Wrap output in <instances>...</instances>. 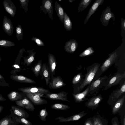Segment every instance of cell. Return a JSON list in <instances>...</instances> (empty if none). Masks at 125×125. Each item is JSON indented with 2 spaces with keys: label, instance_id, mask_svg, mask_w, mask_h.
<instances>
[{
  "label": "cell",
  "instance_id": "obj_1",
  "mask_svg": "<svg viewBox=\"0 0 125 125\" xmlns=\"http://www.w3.org/2000/svg\"><path fill=\"white\" fill-rule=\"evenodd\" d=\"M101 64L100 63H95L87 67L86 68L87 73L83 82L77 87L73 86V94H76L79 93L86 86L92 82Z\"/></svg>",
  "mask_w": 125,
  "mask_h": 125
},
{
  "label": "cell",
  "instance_id": "obj_33",
  "mask_svg": "<svg viewBox=\"0 0 125 125\" xmlns=\"http://www.w3.org/2000/svg\"><path fill=\"white\" fill-rule=\"evenodd\" d=\"M51 107L53 109L62 111L66 110L70 108L68 105L62 103H55L51 105Z\"/></svg>",
  "mask_w": 125,
  "mask_h": 125
},
{
  "label": "cell",
  "instance_id": "obj_50",
  "mask_svg": "<svg viewBox=\"0 0 125 125\" xmlns=\"http://www.w3.org/2000/svg\"><path fill=\"white\" fill-rule=\"evenodd\" d=\"M75 0H69V1L70 2H72L73 1Z\"/></svg>",
  "mask_w": 125,
  "mask_h": 125
},
{
  "label": "cell",
  "instance_id": "obj_30",
  "mask_svg": "<svg viewBox=\"0 0 125 125\" xmlns=\"http://www.w3.org/2000/svg\"><path fill=\"white\" fill-rule=\"evenodd\" d=\"M63 26L65 30L68 31H71L72 29V23L66 13L64 12Z\"/></svg>",
  "mask_w": 125,
  "mask_h": 125
},
{
  "label": "cell",
  "instance_id": "obj_17",
  "mask_svg": "<svg viewBox=\"0 0 125 125\" xmlns=\"http://www.w3.org/2000/svg\"><path fill=\"white\" fill-rule=\"evenodd\" d=\"M10 111L11 113L19 117L27 118L29 116V114L25 110L18 105H11Z\"/></svg>",
  "mask_w": 125,
  "mask_h": 125
},
{
  "label": "cell",
  "instance_id": "obj_35",
  "mask_svg": "<svg viewBox=\"0 0 125 125\" xmlns=\"http://www.w3.org/2000/svg\"><path fill=\"white\" fill-rule=\"evenodd\" d=\"M15 34L17 40L18 41L22 40L23 36V30L21 26L18 25L16 27Z\"/></svg>",
  "mask_w": 125,
  "mask_h": 125
},
{
  "label": "cell",
  "instance_id": "obj_39",
  "mask_svg": "<svg viewBox=\"0 0 125 125\" xmlns=\"http://www.w3.org/2000/svg\"><path fill=\"white\" fill-rule=\"evenodd\" d=\"M83 77V75L81 73L76 75L73 77L72 81V83L73 85L77 84L80 82Z\"/></svg>",
  "mask_w": 125,
  "mask_h": 125
},
{
  "label": "cell",
  "instance_id": "obj_31",
  "mask_svg": "<svg viewBox=\"0 0 125 125\" xmlns=\"http://www.w3.org/2000/svg\"><path fill=\"white\" fill-rule=\"evenodd\" d=\"M42 60H40L37 62L32 67L31 70L34 76L37 77L40 74L42 66Z\"/></svg>",
  "mask_w": 125,
  "mask_h": 125
},
{
  "label": "cell",
  "instance_id": "obj_46",
  "mask_svg": "<svg viewBox=\"0 0 125 125\" xmlns=\"http://www.w3.org/2000/svg\"><path fill=\"white\" fill-rule=\"evenodd\" d=\"M0 86L10 87V85L8 83L1 81H0Z\"/></svg>",
  "mask_w": 125,
  "mask_h": 125
},
{
  "label": "cell",
  "instance_id": "obj_32",
  "mask_svg": "<svg viewBox=\"0 0 125 125\" xmlns=\"http://www.w3.org/2000/svg\"><path fill=\"white\" fill-rule=\"evenodd\" d=\"M11 114L14 119L17 121L24 125H32V123L25 118L21 117Z\"/></svg>",
  "mask_w": 125,
  "mask_h": 125
},
{
  "label": "cell",
  "instance_id": "obj_45",
  "mask_svg": "<svg viewBox=\"0 0 125 125\" xmlns=\"http://www.w3.org/2000/svg\"><path fill=\"white\" fill-rule=\"evenodd\" d=\"M121 27L124 31L125 30V20L122 18L121 19Z\"/></svg>",
  "mask_w": 125,
  "mask_h": 125
},
{
  "label": "cell",
  "instance_id": "obj_2",
  "mask_svg": "<svg viewBox=\"0 0 125 125\" xmlns=\"http://www.w3.org/2000/svg\"><path fill=\"white\" fill-rule=\"evenodd\" d=\"M117 54L116 52L112 53L100 65L92 81L99 77L102 74L106 71L113 64L116 60Z\"/></svg>",
  "mask_w": 125,
  "mask_h": 125
},
{
  "label": "cell",
  "instance_id": "obj_27",
  "mask_svg": "<svg viewBox=\"0 0 125 125\" xmlns=\"http://www.w3.org/2000/svg\"><path fill=\"white\" fill-rule=\"evenodd\" d=\"M94 125H108L107 120L97 112L92 118Z\"/></svg>",
  "mask_w": 125,
  "mask_h": 125
},
{
  "label": "cell",
  "instance_id": "obj_13",
  "mask_svg": "<svg viewBox=\"0 0 125 125\" xmlns=\"http://www.w3.org/2000/svg\"><path fill=\"white\" fill-rule=\"evenodd\" d=\"M87 114L84 111H83L79 113L73 115L67 118L60 116L55 119V120H58V122H66L70 121H76L84 117Z\"/></svg>",
  "mask_w": 125,
  "mask_h": 125
},
{
  "label": "cell",
  "instance_id": "obj_37",
  "mask_svg": "<svg viewBox=\"0 0 125 125\" xmlns=\"http://www.w3.org/2000/svg\"><path fill=\"white\" fill-rule=\"evenodd\" d=\"M94 52V51L93 48L90 47L80 54L79 56L81 57L88 56L91 55Z\"/></svg>",
  "mask_w": 125,
  "mask_h": 125
},
{
  "label": "cell",
  "instance_id": "obj_51",
  "mask_svg": "<svg viewBox=\"0 0 125 125\" xmlns=\"http://www.w3.org/2000/svg\"><path fill=\"white\" fill-rule=\"evenodd\" d=\"M1 57L0 55V62L1 61Z\"/></svg>",
  "mask_w": 125,
  "mask_h": 125
},
{
  "label": "cell",
  "instance_id": "obj_26",
  "mask_svg": "<svg viewBox=\"0 0 125 125\" xmlns=\"http://www.w3.org/2000/svg\"><path fill=\"white\" fill-rule=\"evenodd\" d=\"M19 124L14 119L11 113L0 120V125H16Z\"/></svg>",
  "mask_w": 125,
  "mask_h": 125
},
{
  "label": "cell",
  "instance_id": "obj_15",
  "mask_svg": "<svg viewBox=\"0 0 125 125\" xmlns=\"http://www.w3.org/2000/svg\"><path fill=\"white\" fill-rule=\"evenodd\" d=\"M51 74L48 64L47 63H42L40 75L42 76L41 80L45 79L46 84L47 86H48L51 79Z\"/></svg>",
  "mask_w": 125,
  "mask_h": 125
},
{
  "label": "cell",
  "instance_id": "obj_49",
  "mask_svg": "<svg viewBox=\"0 0 125 125\" xmlns=\"http://www.w3.org/2000/svg\"><path fill=\"white\" fill-rule=\"evenodd\" d=\"M3 108L4 107L0 105V113L2 112Z\"/></svg>",
  "mask_w": 125,
  "mask_h": 125
},
{
  "label": "cell",
  "instance_id": "obj_9",
  "mask_svg": "<svg viewBox=\"0 0 125 125\" xmlns=\"http://www.w3.org/2000/svg\"><path fill=\"white\" fill-rule=\"evenodd\" d=\"M103 99L101 94L94 95L88 99L87 101L84 103L85 106L92 110L95 109L98 107L99 103Z\"/></svg>",
  "mask_w": 125,
  "mask_h": 125
},
{
  "label": "cell",
  "instance_id": "obj_8",
  "mask_svg": "<svg viewBox=\"0 0 125 125\" xmlns=\"http://www.w3.org/2000/svg\"><path fill=\"white\" fill-rule=\"evenodd\" d=\"M125 77V73H119L114 76L111 78H109L106 81L104 87V90H107L113 86L117 85L123 78Z\"/></svg>",
  "mask_w": 125,
  "mask_h": 125
},
{
  "label": "cell",
  "instance_id": "obj_6",
  "mask_svg": "<svg viewBox=\"0 0 125 125\" xmlns=\"http://www.w3.org/2000/svg\"><path fill=\"white\" fill-rule=\"evenodd\" d=\"M125 92V82L119 89L114 91L109 96L108 104L112 107L118 99L120 96Z\"/></svg>",
  "mask_w": 125,
  "mask_h": 125
},
{
  "label": "cell",
  "instance_id": "obj_36",
  "mask_svg": "<svg viewBox=\"0 0 125 125\" xmlns=\"http://www.w3.org/2000/svg\"><path fill=\"white\" fill-rule=\"evenodd\" d=\"M15 45L12 42L5 40H0V46L5 48L10 47Z\"/></svg>",
  "mask_w": 125,
  "mask_h": 125
},
{
  "label": "cell",
  "instance_id": "obj_29",
  "mask_svg": "<svg viewBox=\"0 0 125 125\" xmlns=\"http://www.w3.org/2000/svg\"><path fill=\"white\" fill-rule=\"evenodd\" d=\"M54 5L55 9L58 17L62 22L63 23L64 12L62 7L57 1L55 2Z\"/></svg>",
  "mask_w": 125,
  "mask_h": 125
},
{
  "label": "cell",
  "instance_id": "obj_4",
  "mask_svg": "<svg viewBox=\"0 0 125 125\" xmlns=\"http://www.w3.org/2000/svg\"><path fill=\"white\" fill-rule=\"evenodd\" d=\"M46 93H39L32 94L25 93L26 96L35 105H41L47 103V101L42 98Z\"/></svg>",
  "mask_w": 125,
  "mask_h": 125
},
{
  "label": "cell",
  "instance_id": "obj_23",
  "mask_svg": "<svg viewBox=\"0 0 125 125\" xmlns=\"http://www.w3.org/2000/svg\"><path fill=\"white\" fill-rule=\"evenodd\" d=\"M10 78L12 80L21 83L34 84L36 83L32 79L21 75H12Z\"/></svg>",
  "mask_w": 125,
  "mask_h": 125
},
{
  "label": "cell",
  "instance_id": "obj_22",
  "mask_svg": "<svg viewBox=\"0 0 125 125\" xmlns=\"http://www.w3.org/2000/svg\"><path fill=\"white\" fill-rule=\"evenodd\" d=\"M48 64L51 71L52 77L55 75L57 65L56 60L54 56L51 53L48 54Z\"/></svg>",
  "mask_w": 125,
  "mask_h": 125
},
{
  "label": "cell",
  "instance_id": "obj_28",
  "mask_svg": "<svg viewBox=\"0 0 125 125\" xmlns=\"http://www.w3.org/2000/svg\"><path fill=\"white\" fill-rule=\"evenodd\" d=\"M125 99V96H124L115 103L112 107V112L113 115L116 114L121 109L124 104Z\"/></svg>",
  "mask_w": 125,
  "mask_h": 125
},
{
  "label": "cell",
  "instance_id": "obj_52",
  "mask_svg": "<svg viewBox=\"0 0 125 125\" xmlns=\"http://www.w3.org/2000/svg\"></svg>",
  "mask_w": 125,
  "mask_h": 125
},
{
  "label": "cell",
  "instance_id": "obj_11",
  "mask_svg": "<svg viewBox=\"0 0 125 125\" xmlns=\"http://www.w3.org/2000/svg\"><path fill=\"white\" fill-rule=\"evenodd\" d=\"M18 90L24 93L32 94L39 93H51L49 90L40 87L31 86L30 87H22Z\"/></svg>",
  "mask_w": 125,
  "mask_h": 125
},
{
  "label": "cell",
  "instance_id": "obj_14",
  "mask_svg": "<svg viewBox=\"0 0 125 125\" xmlns=\"http://www.w3.org/2000/svg\"><path fill=\"white\" fill-rule=\"evenodd\" d=\"M2 27L3 30L8 35L11 36L13 33L14 28L11 20L6 16H4Z\"/></svg>",
  "mask_w": 125,
  "mask_h": 125
},
{
  "label": "cell",
  "instance_id": "obj_48",
  "mask_svg": "<svg viewBox=\"0 0 125 125\" xmlns=\"http://www.w3.org/2000/svg\"><path fill=\"white\" fill-rule=\"evenodd\" d=\"M0 81L6 82L4 77L0 74Z\"/></svg>",
  "mask_w": 125,
  "mask_h": 125
},
{
  "label": "cell",
  "instance_id": "obj_44",
  "mask_svg": "<svg viewBox=\"0 0 125 125\" xmlns=\"http://www.w3.org/2000/svg\"><path fill=\"white\" fill-rule=\"evenodd\" d=\"M121 125H125V112L123 114H121Z\"/></svg>",
  "mask_w": 125,
  "mask_h": 125
},
{
  "label": "cell",
  "instance_id": "obj_40",
  "mask_svg": "<svg viewBox=\"0 0 125 125\" xmlns=\"http://www.w3.org/2000/svg\"><path fill=\"white\" fill-rule=\"evenodd\" d=\"M20 4V8L24 10L25 12L27 13L28 10V6L29 0H19Z\"/></svg>",
  "mask_w": 125,
  "mask_h": 125
},
{
  "label": "cell",
  "instance_id": "obj_12",
  "mask_svg": "<svg viewBox=\"0 0 125 125\" xmlns=\"http://www.w3.org/2000/svg\"><path fill=\"white\" fill-rule=\"evenodd\" d=\"M62 78L60 76L51 77V80L50 81L48 86L50 89H57L66 85Z\"/></svg>",
  "mask_w": 125,
  "mask_h": 125
},
{
  "label": "cell",
  "instance_id": "obj_34",
  "mask_svg": "<svg viewBox=\"0 0 125 125\" xmlns=\"http://www.w3.org/2000/svg\"><path fill=\"white\" fill-rule=\"evenodd\" d=\"M92 0H82L79 3L78 8V12L84 10L91 2Z\"/></svg>",
  "mask_w": 125,
  "mask_h": 125
},
{
  "label": "cell",
  "instance_id": "obj_19",
  "mask_svg": "<svg viewBox=\"0 0 125 125\" xmlns=\"http://www.w3.org/2000/svg\"><path fill=\"white\" fill-rule=\"evenodd\" d=\"M91 83L88 85L86 89L82 92L76 94L73 93L72 94L74 100L76 103H80L87 100L88 99L86 98V97L88 95Z\"/></svg>",
  "mask_w": 125,
  "mask_h": 125
},
{
  "label": "cell",
  "instance_id": "obj_43",
  "mask_svg": "<svg viewBox=\"0 0 125 125\" xmlns=\"http://www.w3.org/2000/svg\"><path fill=\"white\" fill-rule=\"evenodd\" d=\"M84 125H94L92 118L87 119L85 121Z\"/></svg>",
  "mask_w": 125,
  "mask_h": 125
},
{
  "label": "cell",
  "instance_id": "obj_25",
  "mask_svg": "<svg viewBox=\"0 0 125 125\" xmlns=\"http://www.w3.org/2000/svg\"><path fill=\"white\" fill-rule=\"evenodd\" d=\"M34 49L31 50H29L27 51L28 54L27 56L23 57L24 58L23 64L27 66H30L32 62L35 60V56L36 52H33V51Z\"/></svg>",
  "mask_w": 125,
  "mask_h": 125
},
{
  "label": "cell",
  "instance_id": "obj_41",
  "mask_svg": "<svg viewBox=\"0 0 125 125\" xmlns=\"http://www.w3.org/2000/svg\"><path fill=\"white\" fill-rule=\"evenodd\" d=\"M31 40L32 41H34L38 46H42L45 45L43 41L38 38L33 37L31 38Z\"/></svg>",
  "mask_w": 125,
  "mask_h": 125
},
{
  "label": "cell",
  "instance_id": "obj_10",
  "mask_svg": "<svg viewBox=\"0 0 125 125\" xmlns=\"http://www.w3.org/2000/svg\"><path fill=\"white\" fill-rule=\"evenodd\" d=\"M68 94L67 93L64 91L58 93H47L45 94L44 97L52 100H59L70 102L67 98Z\"/></svg>",
  "mask_w": 125,
  "mask_h": 125
},
{
  "label": "cell",
  "instance_id": "obj_47",
  "mask_svg": "<svg viewBox=\"0 0 125 125\" xmlns=\"http://www.w3.org/2000/svg\"><path fill=\"white\" fill-rule=\"evenodd\" d=\"M6 99L3 97V96L0 93V102H3L6 101Z\"/></svg>",
  "mask_w": 125,
  "mask_h": 125
},
{
  "label": "cell",
  "instance_id": "obj_21",
  "mask_svg": "<svg viewBox=\"0 0 125 125\" xmlns=\"http://www.w3.org/2000/svg\"><path fill=\"white\" fill-rule=\"evenodd\" d=\"M78 46V42L76 40L71 39L65 42L64 50L67 52L73 53L75 51Z\"/></svg>",
  "mask_w": 125,
  "mask_h": 125
},
{
  "label": "cell",
  "instance_id": "obj_3",
  "mask_svg": "<svg viewBox=\"0 0 125 125\" xmlns=\"http://www.w3.org/2000/svg\"><path fill=\"white\" fill-rule=\"evenodd\" d=\"M108 78V76L105 75L92 81L88 95H92L97 93L101 88L104 87Z\"/></svg>",
  "mask_w": 125,
  "mask_h": 125
},
{
  "label": "cell",
  "instance_id": "obj_5",
  "mask_svg": "<svg viewBox=\"0 0 125 125\" xmlns=\"http://www.w3.org/2000/svg\"><path fill=\"white\" fill-rule=\"evenodd\" d=\"M111 19L114 21H115L114 14L111 10L110 6H107L102 12L100 20L101 23L104 26H107Z\"/></svg>",
  "mask_w": 125,
  "mask_h": 125
},
{
  "label": "cell",
  "instance_id": "obj_16",
  "mask_svg": "<svg viewBox=\"0 0 125 125\" xmlns=\"http://www.w3.org/2000/svg\"><path fill=\"white\" fill-rule=\"evenodd\" d=\"M15 103L18 106L32 112L35 110L33 104L26 96L22 100L15 101Z\"/></svg>",
  "mask_w": 125,
  "mask_h": 125
},
{
  "label": "cell",
  "instance_id": "obj_42",
  "mask_svg": "<svg viewBox=\"0 0 125 125\" xmlns=\"http://www.w3.org/2000/svg\"><path fill=\"white\" fill-rule=\"evenodd\" d=\"M112 125H120L118 118L115 117L112 118L111 120Z\"/></svg>",
  "mask_w": 125,
  "mask_h": 125
},
{
  "label": "cell",
  "instance_id": "obj_24",
  "mask_svg": "<svg viewBox=\"0 0 125 125\" xmlns=\"http://www.w3.org/2000/svg\"><path fill=\"white\" fill-rule=\"evenodd\" d=\"M9 99L12 101L21 100L24 99L26 96L25 93L16 91H12L7 95Z\"/></svg>",
  "mask_w": 125,
  "mask_h": 125
},
{
  "label": "cell",
  "instance_id": "obj_38",
  "mask_svg": "<svg viewBox=\"0 0 125 125\" xmlns=\"http://www.w3.org/2000/svg\"><path fill=\"white\" fill-rule=\"evenodd\" d=\"M48 115V114L46 108H44L40 110L39 114L38 115L41 120L44 122L46 121V117Z\"/></svg>",
  "mask_w": 125,
  "mask_h": 125
},
{
  "label": "cell",
  "instance_id": "obj_7",
  "mask_svg": "<svg viewBox=\"0 0 125 125\" xmlns=\"http://www.w3.org/2000/svg\"><path fill=\"white\" fill-rule=\"evenodd\" d=\"M52 1L51 0H43L42 2V5L40 6V10L43 11L45 15L48 13L49 18L52 20L53 7Z\"/></svg>",
  "mask_w": 125,
  "mask_h": 125
},
{
  "label": "cell",
  "instance_id": "obj_20",
  "mask_svg": "<svg viewBox=\"0 0 125 125\" xmlns=\"http://www.w3.org/2000/svg\"><path fill=\"white\" fill-rule=\"evenodd\" d=\"M104 1V0H96L95 1L88 11L84 21V24L87 23L91 16L97 10L98 7L103 4Z\"/></svg>",
  "mask_w": 125,
  "mask_h": 125
},
{
  "label": "cell",
  "instance_id": "obj_18",
  "mask_svg": "<svg viewBox=\"0 0 125 125\" xmlns=\"http://www.w3.org/2000/svg\"><path fill=\"white\" fill-rule=\"evenodd\" d=\"M3 4L6 11L14 17L16 11L15 5L11 0H4Z\"/></svg>",
  "mask_w": 125,
  "mask_h": 125
}]
</instances>
